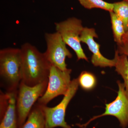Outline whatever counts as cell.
<instances>
[{
  "label": "cell",
  "instance_id": "1",
  "mask_svg": "<svg viewBox=\"0 0 128 128\" xmlns=\"http://www.w3.org/2000/svg\"><path fill=\"white\" fill-rule=\"evenodd\" d=\"M22 56L21 82L34 86L48 81L50 65L36 47L29 43L20 48Z\"/></svg>",
  "mask_w": 128,
  "mask_h": 128
},
{
  "label": "cell",
  "instance_id": "2",
  "mask_svg": "<svg viewBox=\"0 0 128 128\" xmlns=\"http://www.w3.org/2000/svg\"><path fill=\"white\" fill-rule=\"evenodd\" d=\"M0 76L6 92L18 90L22 80L20 48H6L0 50Z\"/></svg>",
  "mask_w": 128,
  "mask_h": 128
},
{
  "label": "cell",
  "instance_id": "3",
  "mask_svg": "<svg viewBox=\"0 0 128 128\" xmlns=\"http://www.w3.org/2000/svg\"><path fill=\"white\" fill-rule=\"evenodd\" d=\"M48 80L30 86L21 82L18 89L16 98L18 125L20 128L25 123L36 102L46 91Z\"/></svg>",
  "mask_w": 128,
  "mask_h": 128
},
{
  "label": "cell",
  "instance_id": "4",
  "mask_svg": "<svg viewBox=\"0 0 128 128\" xmlns=\"http://www.w3.org/2000/svg\"><path fill=\"white\" fill-rule=\"evenodd\" d=\"M71 69L62 70L50 66L48 86L44 94L38 99L37 103L46 106L58 96H65L70 86Z\"/></svg>",
  "mask_w": 128,
  "mask_h": 128
},
{
  "label": "cell",
  "instance_id": "5",
  "mask_svg": "<svg viewBox=\"0 0 128 128\" xmlns=\"http://www.w3.org/2000/svg\"><path fill=\"white\" fill-rule=\"evenodd\" d=\"M56 32L60 34L66 44L74 51L78 60L88 61L82 47L80 36L84 28L81 20L70 18L58 22H55Z\"/></svg>",
  "mask_w": 128,
  "mask_h": 128
},
{
  "label": "cell",
  "instance_id": "6",
  "mask_svg": "<svg viewBox=\"0 0 128 128\" xmlns=\"http://www.w3.org/2000/svg\"><path fill=\"white\" fill-rule=\"evenodd\" d=\"M79 84L78 78L71 81L67 93L58 105L53 108L42 106L45 120V128H54L60 127L63 128H72L65 121L66 108L78 90Z\"/></svg>",
  "mask_w": 128,
  "mask_h": 128
},
{
  "label": "cell",
  "instance_id": "7",
  "mask_svg": "<svg viewBox=\"0 0 128 128\" xmlns=\"http://www.w3.org/2000/svg\"><path fill=\"white\" fill-rule=\"evenodd\" d=\"M46 50L44 53L50 66H53L62 70H67L66 63V57L71 58L72 54L66 48V44L58 32L46 33L44 34Z\"/></svg>",
  "mask_w": 128,
  "mask_h": 128
},
{
  "label": "cell",
  "instance_id": "8",
  "mask_svg": "<svg viewBox=\"0 0 128 128\" xmlns=\"http://www.w3.org/2000/svg\"><path fill=\"white\" fill-rule=\"evenodd\" d=\"M118 96L115 100L111 103L106 104L105 112L98 116L93 117L82 127H86L92 121L98 118L105 116H114L119 121L120 126L122 128L128 126V97L125 91L124 83L118 80Z\"/></svg>",
  "mask_w": 128,
  "mask_h": 128
},
{
  "label": "cell",
  "instance_id": "9",
  "mask_svg": "<svg viewBox=\"0 0 128 128\" xmlns=\"http://www.w3.org/2000/svg\"><path fill=\"white\" fill-rule=\"evenodd\" d=\"M0 111L2 120L0 128H17L18 125L16 106L17 91L0 92Z\"/></svg>",
  "mask_w": 128,
  "mask_h": 128
},
{
  "label": "cell",
  "instance_id": "10",
  "mask_svg": "<svg viewBox=\"0 0 128 128\" xmlns=\"http://www.w3.org/2000/svg\"><path fill=\"white\" fill-rule=\"evenodd\" d=\"M98 38L96 30L93 28H84L80 36L81 42L86 44L92 53L91 61L94 66L102 67L114 66L115 60L106 58L100 52V45L94 41V38Z\"/></svg>",
  "mask_w": 128,
  "mask_h": 128
},
{
  "label": "cell",
  "instance_id": "11",
  "mask_svg": "<svg viewBox=\"0 0 128 128\" xmlns=\"http://www.w3.org/2000/svg\"><path fill=\"white\" fill-rule=\"evenodd\" d=\"M45 125L42 106L37 102L32 108L27 120L19 128H45Z\"/></svg>",
  "mask_w": 128,
  "mask_h": 128
},
{
  "label": "cell",
  "instance_id": "12",
  "mask_svg": "<svg viewBox=\"0 0 128 128\" xmlns=\"http://www.w3.org/2000/svg\"><path fill=\"white\" fill-rule=\"evenodd\" d=\"M115 70L122 76L124 81L125 91L128 97V58L124 54H120L115 51Z\"/></svg>",
  "mask_w": 128,
  "mask_h": 128
},
{
  "label": "cell",
  "instance_id": "13",
  "mask_svg": "<svg viewBox=\"0 0 128 128\" xmlns=\"http://www.w3.org/2000/svg\"><path fill=\"white\" fill-rule=\"evenodd\" d=\"M110 14L114 40L118 45H120L122 44V38L126 32L124 24L113 12H110Z\"/></svg>",
  "mask_w": 128,
  "mask_h": 128
},
{
  "label": "cell",
  "instance_id": "14",
  "mask_svg": "<svg viewBox=\"0 0 128 128\" xmlns=\"http://www.w3.org/2000/svg\"><path fill=\"white\" fill-rule=\"evenodd\" d=\"M113 12L122 21L125 32L128 31V2L124 0L114 3Z\"/></svg>",
  "mask_w": 128,
  "mask_h": 128
},
{
  "label": "cell",
  "instance_id": "15",
  "mask_svg": "<svg viewBox=\"0 0 128 128\" xmlns=\"http://www.w3.org/2000/svg\"><path fill=\"white\" fill-rule=\"evenodd\" d=\"M80 4L86 9H90L99 8L108 11L113 12L114 3H108L103 0H78Z\"/></svg>",
  "mask_w": 128,
  "mask_h": 128
},
{
  "label": "cell",
  "instance_id": "16",
  "mask_svg": "<svg viewBox=\"0 0 128 128\" xmlns=\"http://www.w3.org/2000/svg\"><path fill=\"white\" fill-rule=\"evenodd\" d=\"M79 85L82 89L90 90L95 87L96 80L93 74L86 71H83L78 78Z\"/></svg>",
  "mask_w": 128,
  "mask_h": 128
},
{
  "label": "cell",
  "instance_id": "17",
  "mask_svg": "<svg viewBox=\"0 0 128 128\" xmlns=\"http://www.w3.org/2000/svg\"><path fill=\"white\" fill-rule=\"evenodd\" d=\"M117 51L120 54H124L128 58V44L122 43L118 45Z\"/></svg>",
  "mask_w": 128,
  "mask_h": 128
},
{
  "label": "cell",
  "instance_id": "18",
  "mask_svg": "<svg viewBox=\"0 0 128 128\" xmlns=\"http://www.w3.org/2000/svg\"><path fill=\"white\" fill-rule=\"evenodd\" d=\"M122 43L128 44V31L125 32L122 38Z\"/></svg>",
  "mask_w": 128,
  "mask_h": 128
},
{
  "label": "cell",
  "instance_id": "19",
  "mask_svg": "<svg viewBox=\"0 0 128 128\" xmlns=\"http://www.w3.org/2000/svg\"><path fill=\"white\" fill-rule=\"evenodd\" d=\"M124 0L128 2V0Z\"/></svg>",
  "mask_w": 128,
  "mask_h": 128
}]
</instances>
